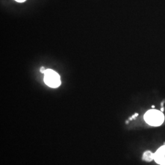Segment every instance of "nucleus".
<instances>
[{
    "label": "nucleus",
    "instance_id": "1",
    "mask_svg": "<svg viewBox=\"0 0 165 165\" xmlns=\"http://www.w3.org/2000/svg\"><path fill=\"white\" fill-rule=\"evenodd\" d=\"M145 121L151 126L158 127L164 122V116L161 111L156 109L149 110L144 116Z\"/></svg>",
    "mask_w": 165,
    "mask_h": 165
},
{
    "label": "nucleus",
    "instance_id": "2",
    "mask_svg": "<svg viewBox=\"0 0 165 165\" xmlns=\"http://www.w3.org/2000/svg\"><path fill=\"white\" fill-rule=\"evenodd\" d=\"M45 83L50 88H56L60 86L61 82L59 74L52 69H47L44 73Z\"/></svg>",
    "mask_w": 165,
    "mask_h": 165
},
{
    "label": "nucleus",
    "instance_id": "3",
    "mask_svg": "<svg viewBox=\"0 0 165 165\" xmlns=\"http://www.w3.org/2000/svg\"><path fill=\"white\" fill-rule=\"evenodd\" d=\"M165 158V153L162 149V148L160 147L155 153H154V160L155 161L158 163L160 164L161 162Z\"/></svg>",
    "mask_w": 165,
    "mask_h": 165
},
{
    "label": "nucleus",
    "instance_id": "4",
    "mask_svg": "<svg viewBox=\"0 0 165 165\" xmlns=\"http://www.w3.org/2000/svg\"><path fill=\"white\" fill-rule=\"evenodd\" d=\"M143 160L147 162H150L152 161V160H154V153L150 152V150L146 151L143 153Z\"/></svg>",
    "mask_w": 165,
    "mask_h": 165
},
{
    "label": "nucleus",
    "instance_id": "5",
    "mask_svg": "<svg viewBox=\"0 0 165 165\" xmlns=\"http://www.w3.org/2000/svg\"><path fill=\"white\" fill-rule=\"evenodd\" d=\"M40 70V72H41V73H44H44H45V72H46V69H45L44 67H41Z\"/></svg>",
    "mask_w": 165,
    "mask_h": 165
},
{
    "label": "nucleus",
    "instance_id": "6",
    "mask_svg": "<svg viewBox=\"0 0 165 165\" xmlns=\"http://www.w3.org/2000/svg\"><path fill=\"white\" fill-rule=\"evenodd\" d=\"M160 164V165H165V158L161 162V163Z\"/></svg>",
    "mask_w": 165,
    "mask_h": 165
},
{
    "label": "nucleus",
    "instance_id": "7",
    "mask_svg": "<svg viewBox=\"0 0 165 165\" xmlns=\"http://www.w3.org/2000/svg\"><path fill=\"white\" fill-rule=\"evenodd\" d=\"M15 1L17 2H19V3H22V2H25L26 0H15Z\"/></svg>",
    "mask_w": 165,
    "mask_h": 165
},
{
    "label": "nucleus",
    "instance_id": "8",
    "mask_svg": "<svg viewBox=\"0 0 165 165\" xmlns=\"http://www.w3.org/2000/svg\"><path fill=\"white\" fill-rule=\"evenodd\" d=\"M161 147L162 148V149L163 150V151H164V153H165V145H164V146H161Z\"/></svg>",
    "mask_w": 165,
    "mask_h": 165
},
{
    "label": "nucleus",
    "instance_id": "9",
    "mask_svg": "<svg viewBox=\"0 0 165 165\" xmlns=\"http://www.w3.org/2000/svg\"><path fill=\"white\" fill-rule=\"evenodd\" d=\"M163 110H164V108H161V111H163Z\"/></svg>",
    "mask_w": 165,
    "mask_h": 165
},
{
    "label": "nucleus",
    "instance_id": "10",
    "mask_svg": "<svg viewBox=\"0 0 165 165\" xmlns=\"http://www.w3.org/2000/svg\"><path fill=\"white\" fill-rule=\"evenodd\" d=\"M138 114H135V116L136 117V116H138Z\"/></svg>",
    "mask_w": 165,
    "mask_h": 165
},
{
    "label": "nucleus",
    "instance_id": "11",
    "mask_svg": "<svg viewBox=\"0 0 165 165\" xmlns=\"http://www.w3.org/2000/svg\"><path fill=\"white\" fill-rule=\"evenodd\" d=\"M152 108H154V107H155V106H154V105H153V106H152Z\"/></svg>",
    "mask_w": 165,
    "mask_h": 165
}]
</instances>
